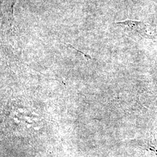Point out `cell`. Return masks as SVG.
Returning <instances> with one entry per match:
<instances>
[{"label":"cell","instance_id":"1","mask_svg":"<svg viewBox=\"0 0 157 157\" xmlns=\"http://www.w3.org/2000/svg\"><path fill=\"white\" fill-rule=\"evenodd\" d=\"M117 23L124 27L129 33L138 36L143 38L148 36L147 26L144 23L134 21H126Z\"/></svg>","mask_w":157,"mask_h":157}]
</instances>
